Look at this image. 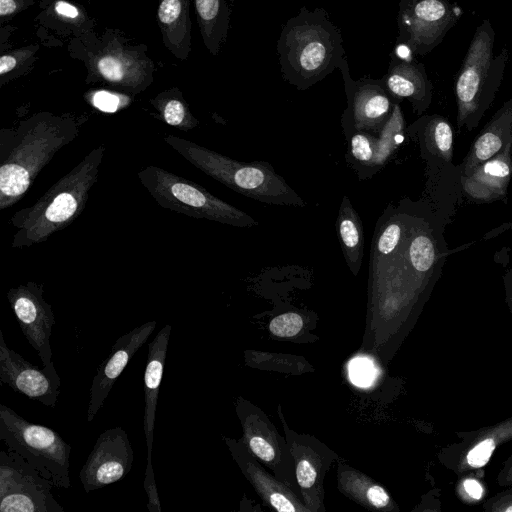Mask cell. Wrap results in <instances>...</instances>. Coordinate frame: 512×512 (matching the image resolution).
I'll list each match as a JSON object with an SVG mask.
<instances>
[{
    "label": "cell",
    "mask_w": 512,
    "mask_h": 512,
    "mask_svg": "<svg viewBox=\"0 0 512 512\" xmlns=\"http://www.w3.org/2000/svg\"><path fill=\"white\" fill-rule=\"evenodd\" d=\"M83 120L40 113L0 130V210L16 204L56 153L81 133Z\"/></svg>",
    "instance_id": "6da1fadb"
},
{
    "label": "cell",
    "mask_w": 512,
    "mask_h": 512,
    "mask_svg": "<svg viewBox=\"0 0 512 512\" xmlns=\"http://www.w3.org/2000/svg\"><path fill=\"white\" fill-rule=\"evenodd\" d=\"M105 150L104 144L93 148L34 204L13 214L10 222L16 232L13 234L12 248L43 243L82 214L89 193L98 181Z\"/></svg>",
    "instance_id": "7a4b0ae2"
},
{
    "label": "cell",
    "mask_w": 512,
    "mask_h": 512,
    "mask_svg": "<svg viewBox=\"0 0 512 512\" xmlns=\"http://www.w3.org/2000/svg\"><path fill=\"white\" fill-rule=\"evenodd\" d=\"M283 78L306 89L340 68L345 57L338 27L322 8H302L284 25L277 42Z\"/></svg>",
    "instance_id": "3957f363"
},
{
    "label": "cell",
    "mask_w": 512,
    "mask_h": 512,
    "mask_svg": "<svg viewBox=\"0 0 512 512\" xmlns=\"http://www.w3.org/2000/svg\"><path fill=\"white\" fill-rule=\"evenodd\" d=\"M496 32L489 19L476 27L454 83L458 131L475 129L493 103L509 58L507 48L494 56Z\"/></svg>",
    "instance_id": "277c9868"
},
{
    "label": "cell",
    "mask_w": 512,
    "mask_h": 512,
    "mask_svg": "<svg viewBox=\"0 0 512 512\" xmlns=\"http://www.w3.org/2000/svg\"><path fill=\"white\" fill-rule=\"evenodd\" d=\"M163 140L193 166L228 188L267 204L303 207V199L266 162H239L187 139Z\"/></svg>",
    "instance_id": "5b68a950"
},
{
    "label": "cell",
    "mask_w": 512,
    "mask_h": 512,
    "mask_svg": "<svg viewBox=\"0 0 512 512\" xmlns=\"http://www.w3.org/2000/svg\"><path fill=\"white\" fill-rule=\"evenodd\" d=\"M137 177L162 208L235 227L258 225L250 215L214 196L201 185L163 168L146 166L137 173Z\"/></svg>",
    "instance_id": "8992f818"
},
{
    "label": "cell",
    "mask_w": 512,
    "mask_h": 512,
    "mask_svg": "<svg viewBox=\"0 0 512 512\" xmlns=\"http://www.w3.org/2000/svg\"><path fill=\"white\" fill-rule=\"evenodd\" d=\"M0 439L9 451L21 455L54 487L70 488L72 447L60 434L40 424L27 421L10 407L0 404Z\"/></svg>",
    "instance_id": "52a82bcc"
},
{
    "label": "cell",
    "mask_w": 512,
    "mask_h": 512,
    "mask_svg": "<svg viewBox=\"0 0 512 512\" xmlns=\"http://www.w3.org/2000/svg\"><path fill=\"white\" fill-rule=\"evenodd\" d=\"M53 482L14 451L0 452L1 512H63Z\"/></svg>",
    "instance_id": "ba28073f"
},
{
    "label": "cell",
    "mask_w": 512,
    "mask_h": 512,
    "mask_svg": "<svg viewBox=\"0 0 512 512\" xmlns=\"http://www.w3.org/2000/svg\"><path fill=\"white\" fill-rule=\"evenodd\" d=\"M461 16L449 0H401L398 39L415 55L424 56L436 48Z\"/></svg>",
    "instance_id": "9c48e42d"
},
{
    "label": "cell",
    "mask_w": 512,
    "mask_h": 512,
    "mask_svg": "<svg viewBox=\"0 0 512 512\" xmlns=\"http://www.w3.org/2000/svg\"><path fill=\"white\" fill-rule=\"evenodd\" d=\"M171 329L172 326L166 324L148 344L147 361L144 371L143 431L147 449L144 490L148 498L147 508L150 512H161L160 498L152 465V447L156 409Z\"/></svg>",
    "instance_id": "30bf717a"
},
{
    "label": "cell",
    "mask_w": 512,
    "mask_h": 512,
    "mask_svg": "<svg viewBox=\"0 0 512 512\" xmlns=\"http://www.w3.org/2000/svg\"><path fill=\"white\" fill-rule=\"evenodd\" d=\"M43 292V284L29 281L10 288L6 296L24 337L37 352L43 366L48 367L54 365L50 337L56 320Z\"/></svg>",
    "instance_id": "8fae6325"
},
{
    "label": "cell",
    "mask_w": 512,
    "mask_h": 512,
    "mask_svg": "<svg viewBox=\"0 0 512 512\" xmlns=\"http://www.w3.org/2000/svg\"><path fill=\"white\" fill-rule=\"evenodd\" d=\"M134 452L122 427L103 431L79 472L86 493L122 480L131 470Z\"/></svg>",
    "instance_id": "7c38bea8"
},
{
    "label": "cell",
    "mask_w": 512,
    "mask_h": 512,
    "mask_svg": "<svg viewBox=\"0 0 512 512\" xmlns=\"http://www.w3.org/2000/svg\"><path fill=\"white\" fill-rule=\"evenodd\" d=\"M0 383L54 408L60 394L61 379L54 365L40 368L9 348L0 330Z\"/></svg>",
    "instance_id": "4fadbf2b"
},
{
    "label": "cell",
    "mask_w": 512,
    "mask_h": 512,
    "mask_svg": "<svg viewBox=\"0 0 512 512\" xmlns=\"http://www.w3.org/2000/svg\"><path fill=\"white\" fill-rule=\"evenodd\" d=\"M156 326L148 321L120 336L109 355L100 363L90 387L87 421L91 422L102 408L113 385L136 352L145 344Z\"/></svg>",
    "instance_id": "5bb4252c"
},
{
    "label": "cell",
    "mask_w": 512,
    "mask_h": 512,
    "mask_svg": "<svg viewBox=\"0 0 512 512\" xmlns=\"http://www.w3.org/2000/svg\"><path fill=\"white\" fill-rule=\"evenodd\" d=\"M339 69L342 71L345 82L348 112L352 116L355 128L357 131L367 133L380 132L392 113L394 106L392 97L382 82L352 80L346 59Z\"/></svg>",
    "instance_id": "9a60e30c"
},
{
    "label": "cell",
    "mask_w": 512,
    "mask_h": 512,
    "mask_svg": "<svg viewBox=\"0 0 512 512\" xmlns=\"http://www.w3.org/2000/svg\"><path fill=\"white\" fill-rule=\"evenodd\" d=\"M381 82L392 98L409 100L418 114L431 104L433 85L420 62L393 56Z\"/></svg>",
    "instance_id": "2e32d148"
},
{
    "label": "cell",
    "mask_w": 512,
    "mask_h": 512,
    "mask_svg": "<svg viewBox=\"0 0 512 512\" xmlns=\"http://www.w3.org/2000/svg\"><path fill=\"white\" fill-rule=\"evenodd\" d=\"M512 177V142L504 150L462 176L464 192L472 199L491 202L506 197Z\"/></svg>",
    "instance_id": "e0dca14e"
},
{
    "label": "cell",
    "mask_w": 512,
    "mask_h": 512,
    "mask_svg": "<svg viewBox=\"0 0 512 512\" xmlns=\"http://www.w3.org/2000/svg\"><path fill=\"white\" fill-rule=\"evenodd\" d=\"M512 142V97L493 115L477 136L462 163V176L494 157Z\"/></svg>",
    "instance_id": "ac0fdd59"
},
{
    "label": "cell",
    "mask_w": 512,
    "mask_h": 512,
    "mask_svg": "<svg viewBox=\"0 0 512 512\" xmlns=\"http://www.w3.org/2000/svg\"><path fill=\"white\" fill-rule=\"evenodd\" d=\"M336 230L346 263L356 275L364 255V230L362 221L347 196L343 197L339 209Z\"/></svg>",
    "instance_id": "d6986e66"
},
{
    "label": "cell",
    "mask_w": 512,
    "mask_h": 512,
    "mask_svg": "<svg viewBox=\"0 0 512 512\" xmlns=\"http://www.w3.org/2000/svg\"><path fill=\"white\" fill-rule=\"evenodd\" d=\"M404 119L397 103L392 113L380 130V138L376 140V153L373 165H383L403 140Z\"/></svg>",
    "instance_id": "ffe728a7"
},
{
    "label": "cell",
    "mask_w": 512,
    "mask_h": 512,
    "mask_svg": "<svg viewBox=\"0 0 512 512\" xmlns=\"http://www.w3.org/2000/svg\"><path fill=\"white\" fill-rule=\"evenodd\" d=\"M427 143L430 150L450 162L453 156V131L447 119L435 115L427 125Z\"/></svg>",
    "instance_id": "44dd1931"
},
{
    "label": "cell",
    "mask_w": 512,
    "mask_h": 512,
    "mask_svg": "<svg viewBox=\"0 0 512 512\" xmlns=\"http://www.w3.org/2000/svg\"><path fill=\"white\" fill-rule=\"evenodd\" d=\"M161 115L168 125L184 131L198 125V121L189 113L185 104L176 98L169 99L163 104Z\"/></svg>",
    "instance_id": "7402d4cb"
},
{
    "label": "cell",
    "mask_w": 512,
    "mask_h": 512,
    "mask_svg": "<svg viewBox=\"0 0 512 512\" xmlns=\"http://www.w3.org/2000/svg\"><path fill=\"white\" fill-rule=\"evenodd\" d=\"M434 259L432 240L425 235L414 237L409 246V260L413 268L419 272H426L432 267Z\"/></svg>",
    "instance_id": "603a6c76"
},
{
    "label": "cell",
    "mask_w": 512,
    "mask_h": 512,
    "mask_svg": "<svg viewBox=\"0 0 512 512\" xmlns=\"http://www.w3.org/2000/svg\"><path fill=\"white\" fill-rule=\"evenodd\" d=\"M376 138L367 132L357 131L350 140L351 154L361 164H373L376 153Z\"/></svg>",
    "instance_id": "cb8c5ba5"
},
{
    "label": "cell",
    "mask_w": 512,
    "mask_h": 512,
    "mask_svg": "<svg viewBox=\"0 0 512 512\" xmlns=\"http://www.w3.org/2000/svg\"><path fill=\"white\" fill-rule=\"evenodd\" d=\"M349 378L359 387L370 386L377 376L374 363L365 357H357L349 363Z\"/></svg>",
    "instance_id": "d4e9b609"
},
{
    "label": "cell",
    "mask_w": 512,
    "mask_h": 512,
    "mask_svg": "<svg viewBox=\"0 0 512 512\" xmlns=\"http://www.w3.org/2000/svg\"><path fill=\"white\" fill-rule=\"evenodd\" d=\"M303 327L302 317L294 312H288L274 317L270 324V332L278 337H293Z\"/></svg>",
    "instance_id": "484cf974"
},
{
    "label": "cell",
    "mask_w": 512,
    "mask_h": 512,
    "mask_svg": "<svg viewBox=\"0 0 512 512\" xmlns=\"http://www.w3.org/2000/svg\"><path fill=\"white\" fill-rule=\"evenodd\" d=\"M402 237V226L399 222L393 221L387 224L380 233L376 250L380 256L390 255L398 246Z\"/></svg>",
    "instance_id": "4316f807"
},
{
    "label": "cell",
    "mask_w": 512,
    "mask_h": 512,
    "mask_svg": "<svg viewBox=\"0 0 512 512\" xmlns=\"http://www.w3.org/2000/svg\"><path fill=\"white\" fill-rule=\"evenodd\" d=\"M257 482L259 486H261L264 494L267 496V500L271 506L277 511H299L306 510L305 508L299 507L297 503L291 500L288 495L282 493L281 491L272 490V486L268 485L267 481H264V478L257 475Z\"/></svg>",
    "instance_id": "83f0119b"
},
{
    "label": "cell",
    "mask_w": 512,
    "mask_h": 512,
    "mask_svg": "<svg viewBox=\"0 0 512 512\" xmlns=\"http://www.w3.org/2000/svg\"><path fill=\"white\" fill-rule=\"evenodd\" d=\"M100 74L111 82H123L126 71L123 63L114 56H104L97 63Z\"/></svg>",
    "instance_id": "f1b7e54d"
},
{
    "label": "cell",
    "mask_w": 512,
    "mask_h": 512,
    "mask_svg": "<svg viewBox=\"0 0 512 512\" xmlns=\"http://www.w3.org/2000/svg\"><path fill=\"white\" fill-rule=\"evenodd\" d=\"M93 105L104 112H115L122 106L119 95L108 91H98L92 97Z\"/></svg>",
    "instance_id": "f546056e"
},
{
    "label": "cell",
    "mask_w": 512,
    "mask_h": 512,
    "mask_svg": "<svg viewBox=\"0 0 512 512\" xmlns=\"http://www.w3.org/2000/svg\"><path fill=\"white\" fill-rule=\"evenodd\" d=\"M181 0H163L159 6L158 17L165 25L173 24L181 15Z\"/></svg>",
    "instance_id": "4dcf8cb0"
},
{
    "label": "cell",
    "mask_w": 512,
    "mask_h": 512,
    "mask_svg": "<svg viewBox=\"0 0 512 512\" xmlns=\"http://www.w3.org/2000/svg\"><path fill=\"white\" fill-rule=\"evenodd\" d=\"M317 472L315 467L307 459H301L297 463L296 478L302 488H310L316 481Z\"/></svg>",
    "instance_id": "1f68e13d"
},
{
    "label": "cell",
    "mask_w": 512,
    "mask_h": 512,
    "mask_svg": "<svg viewBox=\"0 0 512 512\" xmlns=\"http://www.w3.org/2000/svg\"><path fill=\"white\" fill-rule=\"evenodd\" d=\"M251 451L261 460L271 462L275 457L273 446L260 436H252L249 439Z\"/></svg>",
    "instance_id": "d6a6232c"
},
{
    "label": "cell",
    "mask_w": 512,
    "mask_h": 512,
    "mask_svg": "<svg viewBox=\"0 0 512 512\" xmlns=\"http://www.w3.org/2000/svg\"><path fill=\"white\" fill-rule=\"evenodd\" d=\"M196 8L202 20L211 23L220 15V0H196Z\"/></svg>",
    "instance_id": "836d02e7"
},
{
    "label": "cell",
    "mask_w": 512,
    "mask_h": 512,
    "mask_svg": "<svg viewBox=\"0 0 512 512\" xmlns=\"http://www.w3.org/2000/svg\"><path fill=\"white\" fill-rule=\"evenodd\" d=\"M365 498L375 508H384L390 503L387 492L378 485H368L365 487Z\"/></svg>",
    "instance_id": "e575fe53"
},
{
    "label": "cell",
    "mask_w": 512,
    "mask_h": 512,
    "mask_svg": "<svg viewBox=\"0 0 512 512\" xmlns=\"http://www.w3.org/2000/svg\"><path fill=\"white\" fill-rule=\"evenodd\" d=\"M463 489L466 494L474 499L479 500L483 494V488L481 484L475 479H467L463 482Z\"/></svg>",
    "instance_id": "d590c367"
},
{
    "label": "cell",
    "mask_w": 512,
    "mask_h": 512,
    "mask_svg": "<svg viewBox=\"0 0 512 512\" xmlns=\"http://www.w3.org/2000/svg\"><path fill=\"white\" fill-rule=\"evenodd\" d=\"M55 11L64 17L75 19L79 16L78 9L66 1L60 0L55 4Z\"/></svg>",
    "instance_id": "8d00e7d4"
},
{
    "label": "cell",
    "mask_w": 512,
    "mask_h": 512,
    "mask_svg": "<svg viewBox=\"0 0 512 512\" xmlns=\"http://www.w3.org/2000/svg\"><path fill=\"white\" fill-rule=\"evenodd\" d=\"M16 59L10 55H3L0 58V75H4L16 66Z\"/></svg>",
    "instance_id": "74e56055"
},
{
    "label": "cell",
    "mask_w": 512,
    "mask_h": 512,
    "mask_svg": "<svg viewBox=\"0 0 512 512\" xmlns=\"http://www.w3.org/2000/svg\"><path fill=\"white\" fill-rule=\"evenodd\" d=\"M17 8L14 0H0V15L6 16L13 13Z\"/></svg>",
    "instance_id": "f35d334b"
},
{
    "label": "cell",
    "mask_w": 512,
    "mask_h": 512,
    "mask_svg": "<svg viewBox=\"0 0 512 512\" xmlns=\"http://www.w3.org/2000/svg\"><path fill=\"white\" fill-rule=\"evenodd\" d=\"M508 229H512V222L505 223L504 225L499 226L497 229H493L484 238L487 239V238L495 237L496 235H498Z\"/></svg>",
    "instance_id": "ab89813d"
}]
</instances>
